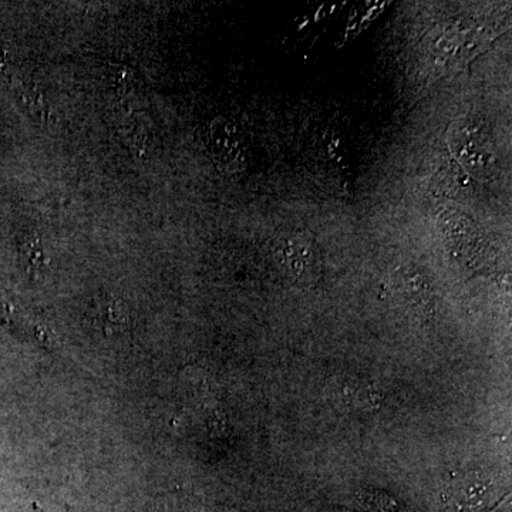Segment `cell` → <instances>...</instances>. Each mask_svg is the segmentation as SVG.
Here are the masks:
<instances>
[{"label": "cell", "mask_w": 512, "mask_h": 512, "mask_svg": "<svg viewBox=\"0 0 512 512\" xmlns=\"http://www.w3.org/2000/svg\"><path fill=\"white\" fill-rule=\"evenodd\" d=\"M274 256L279 268L296 284L308 286L318 279V252L305 235L288 234L276 239Z\"/></svg>", "instance_id": "obj_1"}, {"label": "cell", "mask_w": 512, "mask_h": 512, "mask_svg": "<svg viewBox=\"0 0 512 512\" xmlns=\"http://www.w3.org/2000/svg\"><path fill=\"white\" fill-rule=\"evenodd\" d=\"M208 153L224 173H238L245 165V144L241 131L227 117H215L207 126Z\"/></svg>", "instance_id": "obj_2"}]
</instances>
